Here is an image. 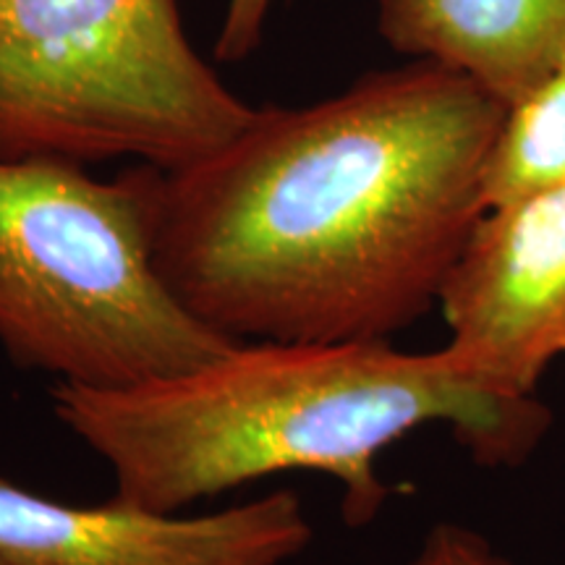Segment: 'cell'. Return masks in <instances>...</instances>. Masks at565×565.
<instances>
[{"mask_svg": "<svg viewBox=\"0 0 565 565\" xmlns=\"http://www.w3.org/2000/svg\"><path fill=\"white\" fill-rule=\"evenodd\" d=\"M275 0H228L223 26L215 42V58L221 63H238L257 51L263 42L267 17Z\"/></svg>", "mask_w": 565, "mask_h": 565, "instance_id": "10", "label": "cell"}, {"mask_svg": "<svg viewBox=\"0 0 565 565\" xmlns=\"http://www.w3.org/2000/svg\"><path fill=\"white\" fill-rule=\"evenodd\" d=\"M505 105L414 58L328 100L257 108L162 171L158 267L228 341H391L440 301L484 215Z\"/></svg>", "mask_w": 565, "mask_h": 565, "instance_id": "1", "label": "cell"}, {"mask_svg": "<svg viewBox=\"0 0 565 565\" xmlns=\"http://www.w3.org/2000/svg\"><path fill=\"white\" fill-rule=\"evenodd\" d=\"M162 168L95 179L61 158H0V349L79 387H129L236 341L196 320L158 267Z\"/></svg>", "mask_w": 565, "mask_h": 565, "instance_id": "3", "label": "cell"}, {"mask_svg": "<svg viewBox=\"0 0 565 565\" xmlns=\"http://www.w3.org/2000/svg\"><path fill=\"white\" fill-rule=\"evenodd\" d=\"M408 565H511L487 536L461 524H435Z\"/></svg>", "mask_w": 565, "mask_h": 565, "instance_id": "9", "label": "cell"}, {"mask_svg": "<svg viewBox=\"0 0 565 565\" xmlns=\"http://www.w3.org/2000/svg\"><path fill=\"white\" fill-rule=\"evenodd\" d=\"M254 113L194 51L179 0H0V158L173 171Z\"/></svg>", "mask_w": 565, "mask_h": 565, "instance_id": "4", "label": "cell"}, {"mask_svg": "<svg viewBox=\"0 0 565 565\" xmlns=\"http://www.w3.org/2000/svg\"><path fill=\"white\" fill-rule=\"evenodd\" d=\"M448 343L492 391L536 395L565 356V183L487 207L440 291Z\"/></svg>", "mask_w": 565, "mask_h": 565, "instance_id": "5", "label": "cell"}, {"mask_svg": "<svg viewBox=\"0 0 565 565\" xmlns=\"http://www.w3.org/2000/svg\"><path fill=\"white\" fill-rule=\"evenodd\" d=\"M312 536L291 490L223 511L166 513L118 494L63 503L0 475V565H286Z\"/></svg>", "mask_w": 565, "mask_h": 565, "instance_id": "6", "label": "cell"}, {"mask_svg": "<svg viewBox=\"0 0 565 565\" xmlns=\"http://www.w3.org/2000/svg\"><path fill=\"white\" fill-rule=\"evenodd\" d=\"M565 183V53L505 105L484 173L487 207Z\"/></svg>", "mask_w": 565, "mask_h": 565, "instance_id": "8", "label": "cell"}, {"mask_svg": "<svg viewBox=\"0 0 565 565\" xmlns=\"http://www.w3.org/2000/svg\"><path fill=\"white\" fill-rule=\"evenodd\" d=\"M51 401L129 503L181 513L233 487L315 471L341 484L351 529L385 508L380 456L414 429L445 424L479 466L515 469L553 422L536 395L492 391L445 349L387 341H242L141 385L55 383Z\"/></svg>", "mask_w": 565, "mask_h": 565, "instance_id": "2", "label": "cell"}, {"mask_svg": "<svg viewBox=\"0 0 565 565\" xmlns=\"http://www.w3.org/2000/svg\"><path fill=\"white\" fill-rule=\"evenodd\" d=\"M377 30L395 53L461 71L511 105L565 53V0H380Z\"/></svg>", "mask_w": 565, "mask_h": 565, "instance_id": "7", "label": "cell"}]
</instances>
